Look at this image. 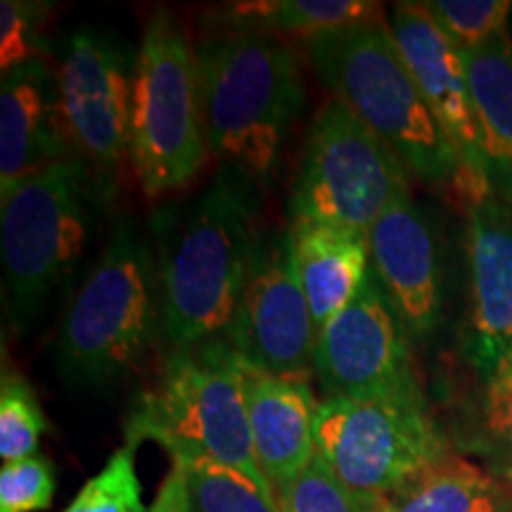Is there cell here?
I'll return each instance as SVG.
<instances>
[{
    "mask_svg": "<svg viewBox=\"0 0 512 512\" xmlns=\"http://www.w3.org/2000/svg\"><path fill=\"white\" fill-rule=\"evenodd\" d=\"M166 453L183 467L192 512H278V501L233 467L183 446Z\"/></svg>",
    "mask_w": 512,
    "mask_h": 512,
    "instance_id": "obj_23",
    "label": "cell"
},
{
    "mask_svg": "<svg viewBox=\"0 0 512 512\" xmlns=\"http://www.w3.org/2000/svg\"><path fill=\"white\" fill-rule=\"evenodd\" d=\"M48 3L36 0H3L0 3V74L17 64L46 60Z\"/></svg>",
    "mask_w": 512,
    "mask_h": 512,
    "instance_id": "obj_28",
    "label": "cell"
},
{
    "mask_svg": "<svg viewBox=\"0 0 512 512\" xmlns=\"http://www.w3.org/2000/svg\"><path fill=\"white\" fill-rule=\"evenodd\" d=\"M411 174L396 152L347 105L330 98L306 133L287 211L292 221L368 230L399 197Z\"/></svg>",
    "mask_w": 512,
    "mask_h": 512,
    "instance_id": "obj_8",
    "label": "cell"
},
{
    "mask_svg": "<svg viewBox=\"0 0 512 512\" xmlns=\"http://www.w3.org/2000/svg\"><path fill=\"white\" fill-rule=\"evenodd\" d=\"M465 358L479 377L512 349V202L494 195L465 209Z\"/></svg>",
    "mask_w": 512,
    "mask_h": 512,
    "instance_id": "obj_15",
    "label": "cell"
},
{
    "mask_svg": "<svg viewBox=\"0 0 512 512\" xmlns=\"http://www.w3.org/2000/svg\"><path fill=\"white\" fill-rule=\"evenodd\" d=\"M486 470H489L491 475L498 479V482L505 484L512 491V458H505V460H498V463L486 465Z\"/></svg>",
    "mask_w": 512,
    "mask_h": 512,
    "instance_id": "obj_31",
    "label": "cell"
},
{
    "mask_svg": "<svg viewBox=\"0 0 512 512\" xmlns=\"http://www.w3.org/2000/svg\"><path fill=\"white\" fill-rule=\"evenodd\" d=\"M313 373L325 396L427 399L411 339L373 271L356 297L318 330Z\"/></svg>",
    "mask_w": 512,
    "mask_h": 512,
    "instance_id": "obj_11",
    "label": "cell"
},
{
    "mask_svg": "<svg viewBox=\"0 0 512 512\" xmlns=\"http://www.w3.org/2000/svg\"><path fill=\"white\" fill-rule=\"evenodd\" d=\"M316 456L354 494H394L456 446L427 399L325 396L316 413Z\"/></svg>",
    "mask_w": 512,
    "mask_h": 512,
    "instance_id": "obj_9",
    "label": "cell"
},
{
    "mask_svg": "<svg viewBox=\"0 0 512 512\" xmlns=\"http://www.w3.org/2000/svg\"><path fill=\"white\" fill-rule=\"evenodd\" d=\"M126 441L190 448L242 472L278 501L256 463L242 361L226 339L169 351L128 415Z\"/></svg>",
    "mask_w": 512,
    "mask_h": 512,
    "instance_id": "obj_7",
    "label": "cell"
},
{
    "mask_svg": "<svg viewBox=\"0 0 512 512\" xmlns=\"http://www.w3.org/2000/svg\"><path fill=\"white\" fill-rule=\"evenodd\" d=\"M150 235L166 342L190 349L223 339L266 238L259 188L219 166L200 195L159 209Z\"/></svg>",
    "mask_w": 512,
    "mask_h": 512,
    "instance_id": "obj_1",
    "label": "cell"
},
{
    "mask_svg": "<svg viewBox=\"0 0 512 512\" xmlns=\"http://www.w3.org/2000/svg\"><path fill=\"white\" fill-rule=\"evenodd\" d=\"M48 418L27 377L5 368L0 380V458L5 463L36 456Z\"/></svg>",
    "mask_w": 512,
    "mask_h": 512,
    "instance_id": "obj_24",
    "label": "cell"
},
{
    "mask_svg": "<svg viewBox=\"0 0 512 512\" xmlns=\"http://www.w3.org/2000/svg\"><path fill=\"white\" fill-rule=\"evenodd\" d=\"M242 361V358H240ZM254 456L266 482L278 491L316 458V413L309 375H273L242 361Z\"/></svg>",
    "mask_w": 512,
    "mask_h": 512,
    "instance_id": "obj_17",
    "label": "cell"
},
{
    "mask_svg": "<svg viewBox=\"0 0 512 512\" xmlns=\"http://www.w3.org/2000/svg\"><path fill=\"white\" fill-rule=\"evenodd\" d=\"M209 157L197 46L181 19L159 8L145 24L133 72V174L147 197H166L188 188Z\"/></svg>",
    "mask_w": 512,
    "mask_h": 512,
    "instance_id": "obj_6",
    "label": "cell"
},
{
    "mask_svg": "<svg viewBox=\"0 0 512 512\" xmlns=\"http://www.w3.org/2000/svg\"><path fill=\"white\" fill-rule=\"evenodd\" d=\"M316 337V320L294 268L290 230L266 235L223 339L249 366L273 375H309Z\"/></svg>",
    "mask_w": 512,
    "mask_h": 512,
    "instance_id": "obj_12",
    "label": "cell"
},
{
    "mask_svg": "<svg viewBox=\"0 0 512 512\" xmlns=\"http://www.w3.org/2000/svg\"><path fill=\"white\" fill-rule=\"evenodd\" d=\"M138 50L112 31L79 27L67 38L57 81L69 145L95 174L131 164V98Z\"/></svg>",
    "mask_w": 512,
    "mask_h": 512,
    "instance_id": "obj_10",
    "label": "cell"
},
{
    "mask_svg": "<svg viewBox=\"0 0 512 512\" xmlns=\"http://www.w3.org/2000/svg\"><path fill=\"white\" fill-rule=\"evenodd\" d=\"M370 271L411 342H427L444 318V261L430 216L411 192L368 230Z\"/></svg>",
    "mask_w": 512,
    "mask_h": 512,
    "instance_id": "obj_13",
    "label": "cell"
},
{
    "mask_svg": "<svg viewBox=\"0 0 512 512\" xmlns=\"http://www.w3.org/2000/svg\"><path fill=\"white\" fill-rule=\"evenodd\" d=\"M456 441L486 465L512 458V349L489 375L479 377Z\"/></svg>",
    "mask_w": 512,
    "mask_h": 512,
    "instance_id": "obj_22",
    "label": "cell"
},
{
    "mask_svg": "<svg viewBox=\"0 0 512 512\" xmlns=\"http://www.w3.org/2000/svg\"><path fill=\"white\" fill-rule=\"evenodd\" d=\"M138 444L126 441L98 475L88 479L64 512H147L136 472Z\"/></svg>",
    "mask_w": 512,
    "mask_h": 512,
    "instance_id": "obj_25",
    "label": "cell"
},
{
    "mask_svg": "<svg viewBox=\"0 0 512 512\" xmlns=\"http://www.w3.org/2000/svg\"><path fill=\"white\" fill-rule=\"evenodd\" d=\"M147 512H192L188 482H185V472L178 463H171L169 475L164 477L162 489L155 498V503L147 508Z\"/></svg>",
    "mask_w": 512,
    "mask_h": 512,
    "instance_id": "obj_30",
    "label": "cell"
},
{
    "mask_svg": "<svg viewBox=\"0 0 512 512\" xmlns=\"http://www.w3.org/2000/svg\"><path fill=\"white\" fill-rule=\"evenodd\" d=\"M491 188L512 202V36L460 50Z\"/></svg>",
    "mask_w": 512,
    "mask_h": 512,
    "instance_id": "obj_19",
    "label": "cell"
},
{
    "mask_svg": "<svg viewBox=\"0 0 512 512\" xmlns=\"http://www.w3.org/2000/svg\"><path fill=\"white\" fill-rule=\"evenodd\" d=\"M302 48L332 98L392 147L411 178L463 209L475 204L458 152L403 62L389 22L304 38Z\"/></svg>",
    "mask_w": 512,
    "mask_h": 512,
    "instance_id": "obj_2",
    "label": "cell"
},
{
    "mask_svg": "<svg viewBox=\"0 0 512 512\" xmlns=\"http://www.w3.org/2000/svg\"><path fill=\"white\" fill-rule=\"evenodd\" d=\"M389 29L427 105L458 152L475 192V204L494 195L460 48L434 24L422 3H396Z\"/></svg>",
    "mask_w": 512,
    "mask_h": 512,
    "instance_id": "obj_14",
    "label": "cell"
},
{
    "mask_svg": "<svg viewBox=\"0 0 512 512\" xmlns=\"http://www.w3.org/2000/svg\"><path fill=\"white\" fill-rule=\"evenodd\" d=\"M375 498L354 494L318 456L278 491V512H370Z\"/></svg>",
    "mask_w": 512,
    "mask_h": 512,
    "instance_id": "obj_27",
    "label": "cell"
},
{
    "mask_svg": "<svg viewBox=\"0 0 512 512\" xmlns=\"http://www.w3.org/2000/svg\"><path fill=\"white\" fill-rule=\"evenodd\" d=\"M370 512H512V491L456 451L394 494L375 498Z\"/></svg>",
    "mask_w": 512,
    "mask_h": 512,
    "instance_id": "obj_20",
    "label": "cell"
},
{
    "mask_svg": "<svg viewBox=\"0 0 512 512\" xmlns=\"http://www.w3.org/2000/svg\"><path fill=\"white\" fill-rule=\"evenodd\" d=\"M197 60L211 157L266 188L304 107L297 50L278 36L219 31L197 43Z\"/></svg>",
    "mask_w": 512,
    "mask_h": 512,
    "instance_id": "obj_4",
    "label": "cell"
},
{
    "mask_svg": "<svg viewBox=\"0 0 512 512\" xmlns=\"http://www.w3.org/2000/svg\"><path fill=\"white\" fill-rule=\"evenodd\" d=\"M510 36H512V24H510Z\"/></svg>",
    "mask_w": 512,
    "mask_h": 512,
    "instance_id": "obj_32",
    "label": "cell"
},
{
    "mask_svg": "<svg viewBox=\"0 0 512 512\" xmlns=\"http://www.w3.org/2000/svg\"><path fill=\"white\" fill-rule=\"evenodd\" d=\"M159 337L162 292L152 235L121 219L62 313L57 373L81 389L112 387L143 368Z\"/></svg>",
    "mask_w": 512,
    "mask_h": 512,
    "instance_id": "obj_3",
    "label": "cell"
},
{
    "mask_svg": "<svg viewBox=\"0 0 512 512\" xmlns=\"http://www.w3.org/2000/svg\"><path fill=\"white\" fill-rule=\"evenodd\" d=\"M287 230L294 268L320 330L366 283L370 273L368 233L313 221H292Z\"/></svg>",
    "mask_w": 512,
    "mask_h": 512,
    "instance_id": "obj_18",
    "label": "cell"
},
{
    "mask_svg": "<svg viewBox=\"0 0 512 512\" xmlns=\"http://www.w3.org/2000/svg\"><path fill=\"white\" fill-rule=\"evenodd\" d=\"M57 69L48 60L0 76V195L34 171L72 157Z\"/></svg>",
    "mask_w": 512,
    "mask_h": 512,
    "instance_id": "obj_16",
    "label": "cell"
},
{
    "mask_svg": "<svg viewBox=\"0 0 512 512\" xmlns=\"http://www.w3.org/2000/svg\"><path fill=\"white\" fill-rule=\"evenodd\" d=\"M112 181L72 155L0 195L5 318L24 335L79 271L110 200Z\"/></svg>",
    "mask_w": 512,
    "mask_h": 512,
    "instance_id": "obj_5",
    "label": "cell"
},
{
    "mask_svg": "<svg viewBox=\"0 0 512 512\" xmlns=\"http://www.w3.org/2000/svg\"><path fill=\"white\" fill-rule=\"evenodd\" d=\"M55 467L48 458L31 456L5 463L0 470V512H41L53 505Z\"/></svg>",
    "mask_w": 512,
    "mask_h": 512,
    "instance_id": "obj_29",
    "label": "cell"
},
{
    "mask_svg": "<svg viewBox=\"0 0 512 512\" xmlns=\"http://www.w3.org/2000/svg\"><path fill=\"white\" fill-rule=\"evenodd\" d=\"M382 3L368 0H245L211 10L221 31L304 38L384 19Z\"/></svg>",
    "mask_w": 512,
    "mask_h": 512,
    "instance_id": "obj_21",
    "label": "cell"
},
{
    "mask_svg": "<svg viewBox=\"0 0 512 512\" xmlns=\"http://www.w3.org/2000/svg\"><path fill=\"white\" fill-rule=\"evenodd\" d=\"M422 5L460 50L479 48L510 31V0H430Z\"/></svg>",
    "mask_w": 512,
    "mask_h": 512,
    "instance_id": "obj_26",
    "label": "cell"
}]
</instances>
